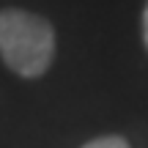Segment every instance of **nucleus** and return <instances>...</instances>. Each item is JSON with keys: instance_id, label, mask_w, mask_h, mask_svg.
<instances>
[{"instance_id": "obj_1", "label": "nucleus", "mask_w": 148, "mask_h": 148, "mask_svg": "<svg viewBox=\"0 0 148 148\" xmlns=\"http://www.w3.org/2000/svg\"><path fill=\"white\" fill-rule=\"evenodd\" d=\"M0 58L19 77H41L55 58V30L25 8L0 11Z\"/></svg>"}, {"instance_id": "obj_2", "label": "nucleus", "mask_w": 148, "mask_h": 148, "mask_svg": "<svg viewBox=\"0 0 148 148\" xmlns=\"http://www.w3.org/2000/svg\"><path fill=\"white\" fill-rule=\"evenodd\" d=\"M82 148H132L126 143V137H121V134H104V137H96L90 140V143H85Z\"/></svg>"}, {"instance_id": "obj_3", "label": "nucleus", "mask_w": 148, "mask_h": 148, "mask_svg": "<svg viewBox=\"0 0 148 148\" xmlns=\"http://www.w3.org/2000/svg\"><path fill=\"white\" fill-rule=\"evenodd\" d=\"M140 27H143V41H145V49H148V0H145V8H143V22H140Z\"/></svg>"}]
</instances>
